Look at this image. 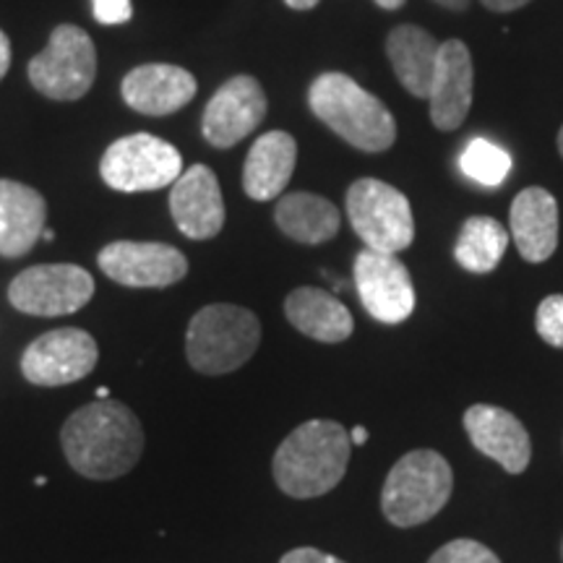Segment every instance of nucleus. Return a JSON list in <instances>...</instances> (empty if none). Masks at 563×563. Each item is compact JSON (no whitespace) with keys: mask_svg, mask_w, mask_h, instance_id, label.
Returning a JSON list of instances; mask_svg holds the SVG:
<instances>
[{"mask_svg":"<svg viewBox=\"0 0 563 563\" xmlns=\"http://www.w3.org/2000/svg\"><path fill=\"white\" fill-rule=\"evenodd\" d=\"M144 443L136 412L115 399L79 407L60 431L63 454L87 481H118L129 475L144 454Z\"/></svg>","mask_w":563,"mask_h":563,"instance_id":"obj_1","label":"nucleus"},{"mask_svg":"<svg viewBox=\"0 0 563 563\" xmlns=\"http://www.w3.org/2000/svg\"><path fill=\"white\" fill-rule=\"evenodd\" d=\"M352 441L334 420H308L279 443L272 473L290 498H319L347 473Z\"/></svg>","mask_w":563,"mask_h":563,"instance_id":"obj_2","label":"nucleus"},{"mask_svg":"<svg viewBox=\"0 0 563 563\" xmlns=\"http://www.w3.org/2000/svg\"><path fill=\"white\" fill-rule=\"evenodd\" d=\"M308 104L321 123L361 152H386L397 139L389 108L347 74H321L308 89Z\"/></svg>","mask_w":563,"mask_h":563,"instance_id":"obj_3","label":"nucleus"},{"mask_svg":"<svg viewBox=\"0 0 563 563\" xmlns=\"http://www.w3.org/2000/svg\"><path fill=\"white\" fill-rule=\"evenodd\" d=\"M262 342V321L249 308L214 302L188 323L186 355L203 376H224L253 357Z\"/></svg>","mask_w":563,"mask_h":563,"instance_id":"obj_4","label":"nucleus"},{"mask_svg":"<svg viewBox=\"0 0 563 563\" xmlns=\"http://www.w3.org/2000/svg\"><path fill=\"white\" fill-rule=\"evenodd\" d=\"M452 488L449 462L431 449H418L391 467L382 490V509L394 527L426 525L446 506Z\"/></svg>","mask_w":563,"mask_h":563,"instance_id":"obj_5","label":"nucleus"},{"mask_svg":"<svg viewBox=\"0 0 563 563\" xmlns=\"http://www.w3.org/2000/svg\"><path fill=\"white\" fill-rule=\"evenodd\" d=\"M347 217L357 238L378 253L410 249L415 238L412 207L407 196L389 183L361 178L347 191Z\"/></svg>","mask_w":563,"mask_h":563,"instance_id":"obj_6","label":"nucleus"},{"mask_svg":"<svg viewBox=\"0 0 563 563\" xmlns=\"http://www.w3.org/2000/svg\"><path fill=\"white\" fill-rule=\"evenodd\" d=\"M97 76L95 42L81 26L60 24L51 34V42L30 63V81L40 95L58 102L81 100Z\"/></svg>","mask_w":563,"mask_h":563,"instance_id":"obj_7","label":"nucleus"},{"mask_svg":"<svg viewBox=\"0 0 563 563\" xmlns=\"http://www.w3.org/2000/svg\"><path fill=\"white\" fill-rule=\"evenodd\" d=\"M100 175L112 191H159L180 178L183 157L165 139L133 133L108 146L100 162Z\"/></svg>","mask_w":563,"mask_h":563,"instance_id":"obj_8","label":"nucleus"},{"mask_svg":"<svg viewBox=\"0 0 563 563\" xmlns=\"http://www.w3.org/2000/svg\"><path fill=\"white\" fill-rule=\"evenodd\" d=\"M95 295V277L76 264H40L13 277L9 300L26 316H70Z\"/></svg>","mask_w":563,"mask_h":563,"instance_id":"obj_9","label":"nucleus"},{"mask_svg":"<svg viewBox=\"0 0 563 563\" xmlns=\"http://www.w3.org/2000/svg\"><path fill=\"white\" fill-rule=\"evenodd\" d=\"M100 361L95 336L84 329H55L26 344L21 373L34 386H66L87 378Z\"/></svg>","mask_w":563,"mask_h":563,"instance_id":"obj_10","label":"nucleus"},{"mask_svg":"<svg viewBox=\"0 0 563 563\" xmlns=\"http://www.w3.org/2000/svg\"><path fill=\"white\" fill-rule=\"evenodd\" d=\"M355 287L363 308L382 323H402L415 311V287L397 253L365 249L355 258Z\"/></svg>","mask_w":563,"mask_h":563,"instance_id":"obj_11","label":"nucleus"},{"mask_svg":"<svg viewBox=\"0 0 563 563\" xmlns=\"http://www.w3.org/2000/svg\"><path fill=\"white\" fill-rule=\"evenodd\" d=\"M100 269L123 287H170L188 274V258L167 243L115 241L97 256Z\"/></svg>","mask_w":563,"mask_h":563,"instance_id":"obj_12","label":"nucleus"},{"mask_svg":"<svg viewBox=\"0 0 563 563\" xmlns=\"http://www.w3.org/2000/svg\"><path fill=\"white\" fill-rule=\"evenodd\" d=\"M266 95L253 76H232L214 91L203 110L201 133L217 150L241 144L266 118Z\"/></svg>","mask_w":563,"mask_h":563,"instance_id":"obj_13","label":"nucleus"},{"mask_svg":"<svg viewBox=\"0 0 563 563\" xmlns=\"http://www.w3.org/2000/svg\"><path fill=\"white\" fill-rule=\"evenodd\" d=\"M473 55L462 40H446L439 47L435 74L428 91L431 121L439 131H456L473 108Z\"/></svg>","mask_w":563,"mask_h":563,"instance_id":"obj_14","label":"nucleus"},{"mask_svg":"<svg viewBox=\"0 0 563 563\" xmlns=\"http://www.w3.org/2000/svg\"><path fill=\"white\" fill-rule=\"evenodd\" d=\"M170 214L191 241H209L224 228V199L217 175L207 165H194L173 183Z\"/></svg>","mask_w":563,"mask_h":563,"instance_id":"obj_15","label":"nucleus"},{"mask_svg":"<svg viewBox=\"0 0 563 563\" xmlns=\"http://www.w3.org/2000/svg\"><path fill=\"white\" fill-rule=\"evenodd\" d=\"M464 431L477 452L496 460L509 475L525 473L532 456V443L522 420L493 405H475L464 412Z\"/></svg>","mask_w":563,"mask_h":563,"instance_id":"obj_16","label":"nucleus"},{"mask_svg":"<svg viewBox=\"0 0 563 563\" xmlns=\"http://www.w3.org/2000/svg\"><path fill=\"white\" fill-rule=\"evenodd\" d=\"M191 70L170 66V63H150L133 68L123 79V100L141 115H173L196 97Z\"/></svg>","mask_w":563,"mask_h":563,"instance_id":"obj_17","label":"nucleus"},{"mask_svg":"<svg viewBox=\"0 0 563 563\" xmlns=\"http://www.w3.org/2000/svg\"><path fill=\"white\" fill-rule=\"evenodd\" d=\"M509 228L525 262H548L559 249V201L545 188H525L511 203Z\"/></svg>","mask_w":563,"mask_h":563,"instance_id":"obj_18","label":"nucleus"},{"mask_svg":"<svg viewBox=\"0 0 563 563\" xmlns=\"http://www.w3.org/2000/svg\"><path fill=\"white\" fill-rule=\"evenodd\" d=\"M47 207L40 191L16 180H0V256H26L45 232Z\"/></svg>","mask_w":563,"mask_h":563,"instance_id":"obj_19","label":"nucleus"},{"mask_svg":"<svg viewBox=\"0 0 563 563\" xmlns=\"http://www.w3.org/2000/svg\"><path fill=\"white\" fill-rule=\"evenodd\" d=\"M298 162V144L290 133L269 131L256 139L243 167V191L253 201H272L285 191Z\"/></svg>","mask_w":563,"mask_h":563,"instance_id":"obj_20","label":"nucleus"},{"mask_svg":"<svg viewBox=\"0 0 563 563\" xmlns=\"http://www.w3.org/2000/svg\"><path fill=\"white\" fill-rule=\"evenodd\" d=\"M285 316L300 334L327 344L350 340L352 329H355L347 306L319 287H298L287 295Z\"/></svg>","mask_w":563,"mask_h":563,"instance_id":"obj_21","label":"nucleus"},{"mask_svg":"<svg viewBox=\"0 0 563 563\" xmlns=\"http://www.w3.org/2000/svg\"><path fill=\"white\" fill-rule=\"evenodd\" d=\"M439 40L431 32L415 24H402L391 30L386 40V55L397 74V81L418 100H428L431 81L439 60Z\"/></svg>","mask_w":563,"mask_h":563,"instance_id":"obj_22","label":"nucleus"},{"mask_svg":"<svg viewBox=\"0 0 563 563\" xmlns=\"http://www.w3.org/2000/svg\"><path fill=\"white\" fill-rule=\"evenodd\" d=\"M274 222L295 243L321 245L340 232L342 217L329 199L300 191L282 196L274 209Z\"/></svg>","mask_w":563,"mask_h":563,"instance_id":"obj_23","label":"nucleus"},{"mask_svg":"<svg viewBox=\"0 0 563 563\" xmlns=\"http://www.w3.org/2000/svg\"><path fill=\"white\" fill-rule=\"evenodd\" d=\"M506 245H509V232L501 228V222H496L493 217H470L456 238L454 258L462 269L488 274L501 264Z\"/></svg>","mask_w":563,"mask_h":563,"instance_id":"obj_24","label":"nucleus"},{"mask_svg":"<svg viewBox=\"0 0 563 563\" xmlns=\"http://www.w3.org/2000/svg\"><path fill=\"white\" fill-rule=\"evenodd\" d=\"M460 170L485 188H496L509 178L511 157L488 139H473L460 154Z\"/></svg>","mask_w":563,"mask_h":563,"instance_id":"obj_25","label":"nucleus"},{"mask_svg":"<svg viewBox=\"0 0 563 563\" xmlns=\"http://www.w3.org/2000/svg\"><path fill=\"white\" fill-rule=\"evenodd\" d=\"M428 563H501L498 555L477 540H452L439 548Z\"/></svg>","mask_w":563,"mask_h":563,"instance_id":"obj_26","label":"nucleus"},{"mask_svg":"<svg viewBox=\"0 0 563 563\" xmlns=\"http://www.w3.org/2000/svg\"><path fill=\"white\" fill-rule=\"evenodd\" d=\"M534 327H538V334L543 336V342L563 350V295H548L540 302Z\"/></svg>","mask_w":563,"mask_h":563,"instance_id":"obj_27","label":"nucleus"},{"mask_svg":"<svg viewBox=\"0 0 563 563\" xmlns=\"http://www.w3.org/2000/svg\"><path fill=\"white\" fill-rule=\"evenodd\" d=\"M91 9H95V19L100 24H125L131 19V0H91Z\"/></svg>","mask_w":563,"mask_h":563,"instance_id":"obj_28","label":"nucleus"},{"mask_svg":"<svg viewBox=\"0 0 563 563\" xmlns=\"http://www.w3.org/2000/svg\"><path fill=\"white\" fill-rule=\"evenodd\" d=\"M279 563H344V561L319 551V548H295V551L282 555Z\"/></svg>","mask_w":563,"mask_h":563,"instance_id":"obj_29","label":"nucleus"},{"mask_svg":"<svg viewBox=\"0 0 563 563\" xmlns=\"http://www.w3.org/2000/svg\"><path fill=\"white\" fill-rule=\"evenodd\" d=\"M488 11H496V13H509V11H517L522 9V5L532 3V0H481Z\"/></svg>","mask_w":563,"mask_h":563,"instance_id":"obj_30","label":"nucleus"},{"mask_svg":"<svg viewBox=\"0 0 563 563\" xmlns=\"http://www.w3.org/2000/svg\"><path fill=\"white\" fill-rule=\"evenodd\" d=\"M9 66H11V40L9 34L0 30V81H3V76L9 74Z\"/></svg>","mask_w":563,"mask_h":563,"instance_id":"obj_31","label":"nucleus"},{"mask_svg":"<svg viewBox=\"0 0 563 563\" xmlns=\"http://www.w3.org/2000/svg\"><path fill=\"white\" fill-rule=\"evenodd\" d=\"M285 3L295 11H311V9H316V5H319V0H285Z\"/></svg>","mask_w":563,"mask_h":563,"instance_id":"obj_32","label":"nucleus"},{"mask_svg":"<svg viewBox=\"0 0 563 563\" xmlns=\"http://www.w3.org/2000/svg\"><path fill=\"white\" fill-rule=\"evenodd\" d=\"M350 441L355 443V446H365V441H368V431H365L363 426L352 428V433H350Z\"/></svg>","mask_w":563,"mask_h":563,"instance_id":"obj_33","label":"nucleus"},{"mask_svg":"<svg viewBox=\"0 0 563 563\" xmlns=\"http://www.w3.org/2000/svg\"><path fill=\"white\" fill-rule=\"evenodd\" d=\"M435 3L443 5L449 11H464L470 5V0H435Z\"/></svg>","mask_w":563,"mask_h":563,"instance_id":"obj_34","label":"nucleus"},{"mask_svg":"<svg viewBox=\"0 0 563 563\" xmlns=\"http://www.w3.org/2000/svg\"><path fill=\"white\" fill-rule=\"evenodd\" d=\"M405 3H407V0H376V5H382V9H386V11L402 9Z\"/></svg>","mask_w":563,"mask_h":563,"instance_id":"obj_35","label":"nucleus"},{"mask_svg":"<svg viewBox=\"0 0 563 563\" xmlns=\"http://www.w3.org/2000/svg\"><path fill=\"white\" fill-rule=\"evenodd\" d=\"M42 241L53 243V241H55V232H53V230H45V232H42Z\"/></svg>","mask_w":563,"mask_h":563,"instance_id":"obj_36","label":"nucleus"},{"mask_svg":"<svg viewBox=\"0 0 563 563\" xmlns=\"http://www.w3.org/2000/svg\"><path fill=\"white\" fill-rule=\"evenodd\" d=\"M559 154L563 157V125H561V131H559Z\"/></svg>","mask_w":563,"mask_h":563,"instance_id":"obj_37","label":"nucleus"},{"mask_svg":"<svg viewBox=\"0 0 563 563\" xmlns=\"http://www.w3.org/2000/svg\"><path fill=\"white\" fill-rule=\"evenodd\" d=\"M108 389H102V386H100V389H97V397H100V399H108Z\"/></svg>","mask_w":563,"mask_h":563,"instance_id":"obj_38","label":"nucleus"}]
</instances>
